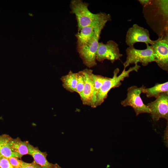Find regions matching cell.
<instances>
[{"label":"cell","instance_id":"6da1fadb","mask_svg":"<svg viewBox=\"0 0 168 168\" xmlns=\"http://www.w3.org/2000/svg\"><path fill=\"white\" fill-rule=\"evenodd\" d=\"M88 3L81 0H73L71 2V12L76 16L78 31L84 27L94 26L103 21L108 22L111 20L110 14L103 12L92 13L88 8Z\"/></svg>","mask_w":168,"mask_h":168},{"label":"cell","instance_id":"7a4b0ae2","mask_svg":"<svg viewBox=\"0 0 168 168\" xmlns=\"http://www.w3.org/2000/svg\"><path fill=\"white\" fill-rule=\"evenodd\" d=\"M107 22L104 21L98 25L92 37L77 50L83 64L89 68L97 65L96 58L99 40L101 31Z\"/></svg>","mask_w":168,"mask_h":168},{"label":"cell","instance_id":"3957f363","mask_svg":"<svg viewBox=\"0 0 168 168\" xmlns=\"http://www.w3.org/2000/svg\"><path fill=\"white\" fill-rule=\"evenodd\" d=\"M140 66L138 64H135L133 67L130 68L126 71L124 68L122 73L118 75L119 70L118 68H116L113 72V76L112 78H108L105 81L99 90L96 94V100L94 108L100 105L107 97L108 93L113 88L118 87L121 84V82L123 81L126 77H128L129 73L133 71L137 72Z\"/></svg>","mask_w":168,"mask_h":168},{"label":"cell","instance_id":"277c9868","mask_svg":"<svg viewBox=\"0 0 168 168\" xmlns=\"http://www.w3.org/2000/svg\"><path fill=\"white\" fill-rule=\"evenodd\" d=\"M145 49H136L133 46H129L126 49L127 58L123 63L124 68H125L130 64H138L140 63L143 66H147L149 63L155 62L152 48L149 44L146 45Z\"/></svg>","mask_w":168,"mask_h":168},{"label":"cell","instance_id":"5b68a950","mask_svg":"<svg viewBox=\"0 0 168 168\" xmlns=\"http://www.w3.org/2000/svg\"><path fill=\"white\" fill-rule=\"evenodd\" d=\"M144 86L142 85L140 87L136 86H133L127 90L126 98L121 102V105L124 107L129 106L133 109L136 116L141 113L150 114V110L147 106L143 102L140 97L142 93V89Z\"/></svg>","mask_w":168,"mask_h":168},{"label":"cell","instance_id":"8992f818","mask_svg":"<svg viewBox=\"0 0 168 168\" xmlns=\"http://www.w3.org/2000/svg\"><path fill=\"white\" fill-rule=\"evenodd\" d=\"M154 61L162 70L168 71V37L163 36L151 44Z\"/></svg>","mask_w":168,"mask_h":168},{"label":"cell","instance_id":"52a82bcc","mask_svg":"<svg viewBox=\"0 0 168 168\" xmlns=\"http://www.w3.org/2000/svg\"><path fill=\"white\" fill-rule=\"evenodd\" d=\"M119 51L118 44L112 40L104 44L99 42L96 54V60L103 61L106 59L113 63L122 56Z\"/></svg>","mask_w":168,"mask_h":168},{"label":"cell","instance_id":"ba28073f","mask_svg":"<svg viewBox=\"0 0 168 168\" xmlns=\"http://www.w3.org/2000/svg\"><path fill=\"white\" fill-rule=\"evenodd\" d=\"M147 105L153 120L157 121L161 118L168 120V93H162L154 101Z\"/></svg>","mask_w":168,"mask_h":168},{"label":"cell","instance_id":"9c48e42d","mask_svg":"<svg viewBox=\"0 0 168 168\" xmlns=\"http://www.w3.org/2000/svg\"><path fill=\"white\" fill-rule=\"evenodd\" d=\"M153 42L150 37L147 29L134 24L129 28L126 37V43L129 46H133L137 42H143L146 45L151 44Z\"/></svg>","mask_w":168,"mask_h":168},{"label":"cell","instance_id":"30bf717a","mask_svg":"<svg viewBox=\"0 0 168 168\" xmlns=\"http://www.w3.org/2000/svg\"><path fill=\"white\" fill-rule=\"evenodd\" d=\"M83 70L85 75V83L80 97L83 105L94 108L96 100V92L91 76L92 71L88 69Z\"/></svg>","mask_w":168,"mask_h":168},{"label":"cell","instance_id":"8fae6325","mask_svg":"<svg viewBox=\"0 0 168 168\" xmlns=\"http://www.w3.org/2000/svg\"><path fill=\"white\" fill-rule=\"evenodd\" d=\"M27 147L29 155L33 158L34 161L39 165L42 168H56L57 164L49 162L46 157L47 154L46 152L40 151L37 147H35L28 142Z\"/></svg>","mask_w":168,"mask_h":168},{"label":"cell","instance_id":"7c38bea8","mask_svg":"<svg viewBox=\"0 0 168 168\" xmlns=\"http://www.w3.org/2000/svg\"><path fill=\"white\" fill-rule=\"evenodd\" d=\"M100 23L94 26L91 25L84 27L78 31L75 35L77 39V50L89 40L92 37L94 34L95 28Z\"/></svg>","mask_w":168,"mask_h":168},{"label":"cell","instance_id":"4fadbf2b","mask_svg":"<svg viewBox=\"0 0 168 168\" xmlns=\"http://www.w3.org/2000/svg\"><path fill=\"white\" fill-rule=\"evenodd\" d=\"M28 141H23L17 138H13L11 137L9 144L13 152L17 154L20 158L23 155H29V150L27 147Z\"/></svg>","mask_w":168,"mask_h":168},{"label":"cell","instance_id":"5bb4252c","mask_svg":"<svg viewBox=\"0 0 168 168\" xmlns=\"http://www.w3.org/2000/svg\"><path fill=\"white\" fill-rule=\"evenodd\" d=\"M142 91L148 98L154 97L156 98L161 93H168V82L156 83L154 86L149 88H146L144 86Z\"/></svg>","mask_w":168,"mask_h":168},{"label":"cell","instance_id":"9a60e30c","mask_svg":"<svg viewBox=\"0 0 168 168\" xmlns=\"http://www.w3.org/2000/svg\"><path fill=\"white\" fill-rule=\"evenodd\" d=\"M11 137L6 134L0 135V155L7 158L14 156L20 158L19 156L13 152L11 149L9 144Z\"/></svg>","mask_w":168,"mask_h":168},{"label":"cell","instance_id":"2e32d148","mask_svg":"<svg viewBox=\"0 0 168 168\" xmlns=\"http://www.w3.org/2000/svg\"><path fill=\"white\" fill-rule=\"evenodd\" d=\"M63 87L68 91L71 92H76L77 79L76 73L71 71L63 76L61 78Z\"/></svg>","mask_w":168,"mask_h":168},{"label":"cell","instance_id":"e0dca14e","mask_svg":"<svg viewBox=\"0 0 168 168\" xmlns=\"http://www.w3.org/2000/svg\"><path fill=\"white\" fill-rule=\"evenodd\" d=\"M77 86L76 92L80 96L82 94L85 83V75L83 70L76 73Z\"/></svg>","mask_w":168,"mask_h":168},{"label":"cell","instance_id":"ac0fdd59","mask_svg":"<svg viewBox=\"0 0 168 168\" xmlns=\"http://www.w3.org/2000/svg\"><path fill=\"white\" fill-rule=\"evenodd\" d=\"M91 76L95 90L96 94L104 82L108 77L100 75H95L93 73L91 74Z\"/></svg>","mask_w":168,"mask_h":168},{"label":"cell","instance_id":"d6986e66","mask_svg":"<svg viewBox=\"0 0 168 168\" xmlns=\"http://www.w3.org/2000/svg\"><path fill=\"white\" fill-rule=\"evenodd\" d=\"M158 9L161 14L164 16L167 17L168 16V1L160 0L157 1Z\"/></svg>","mask_w":168,"mask_h":168},{"label":"cell","instance_id":"ffe728a7","mask_svg":"<svg viewBox=\"0 0 168 168\" xmlns=\"http://www.w3.org/2000/svg\"><path fill=\"white\" fill-rule=\"evenodd\" d=\"M7 158L13 168H21L22 160H19L18 158L14 156H11Z\"/></svg>","mask_w":168,"mask_h":168},{"label":"cell","instance_id":"44dd1931","mask_svg":"<svg viewBox=\"0 0 168 168\" xmlns=\"http://www.w3.org/2000/svg\"><path fill=\"white\" fill-rule=\"evenodd\" d=\"M0 168H13L8 158L2 156H0Z\"/></svg>","mask_w":168,"mask_h":168},{"label":"cell","instance_id":"7402d4cb","mask_svg":"<svg viewBox=\"0 0 168 168\" xmlns=\"http://www.w3.org/2000/svg\"><path fill=\"white\" fill-rule=\"evenodd\" d=\"M20 168H42L35 161L31 163L26 162L22 161L21 166Z\"/></svg>","mask_w":168,"mask_h":168},{"label":"cell","instance_id":"603a6c76","mask_svg":"<svg viewBox=\"0 0 168 168\" xmlns=\"http://www.w3.org/2000/svg\"><path fill=\"white\" fill-rule=\"evenodd\" d=\"M165 131L164 138L166 143L168 145V123Z\"/></svg>","mask_w":168,"mask_h":168},{"label":"cell","instance_id":"cb8c5ba5","mask_svg":"<svg viewBox=\"0 0 168 168\" xmlns=\"http://www.w3.org/2000/svg\"><path fill=\"white\" fill-rule=\"evenodd\" d=\"M138 1L142 5H146L149 4L151 1L149 0H139Z\"/></svg>","mask_w":168,"mask_h":168},{"label":"cell","instance_id":"d4e9b609","mask_svg":"<svg viewBox=\"0 0 168 168\" xmlns=\"http://www.w3.org/2000/svg\"><path fill=\"white\" fill-rule=\"evenodd\" d=\"M56 168H62L58 165H57Z\"/></svg>","mask_w":168,"mask_h":168},{"label":"cell","instance_id":"484cf974","mask_svg":"<svg viewBox=\"0 0 168 168\" xmlns=\"http://www.w3.org/2000/svg\"><path fill=\"white\" fill-rule=\"evenodd\" d=\"M0 156H1V155H0Z\"/></svg>","mask_w":168,"mask_h":168}]
</instances>
